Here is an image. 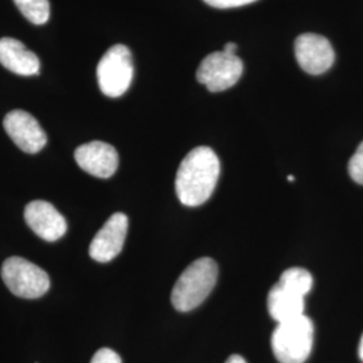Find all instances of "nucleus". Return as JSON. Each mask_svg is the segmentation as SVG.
<instances>
[{
    "label": "nucleus",
    "mask_w": 363,
    "mask_h": 363,
    "mask_svg": "<svg viewBox=\"0 0 363 363\" xmlns=\"http://www.w3.org/2000/svg\"><path fill=\"white\" fill-rule=\"evenodd\" d=\"M220 159L210 147L191 150L177 172L175 190L184 206L203 205L216 190L220 178Z\"/></svg>",
    "instance_id": "obj_1"
},
{
    "label": "nucleus",
    "mask_w": 363,
    "mask_h": 363,
    "mask_svg": "<svg viewBox=\"0 0 363 363\" xmlns=\"http://www.w3.org/2000/svg\"><path fill=\"white\" fill-rule=\"evenodd\" d=\"M218 279L217 262L210 257H202L191 262L178 279L171 294V303L179 312H189L199 307Z\"/></svg>",
    "instance_id": "obj_2"
},
{
    "label": "nucleus",
    "mask_w": 363,
    "mask_h": 363,
    "mask_svg": "<svg viewBox=\"0 0 363 363\" xmlns=\"http://www.w3.org/2000/svg\"><path fill=\"white\" fill-rule=\"evenodd\" d=\"M272 350L280 363H304L313 346V323L306 315L279 323L273 331Z\"/></svg>",
    "instance_id": "obj_3"
},
{
    "label": "nucleus",
    "mask_w": 363,
    "mask_h": 363,
    "mask_svg": "<svg viewBox=\"0 0 363 363\" xmlns=\"http://www.w3.org/2000/svg\"><path fill=\"white\" fill-rule=\"evenodd\" d=\"M1 279L18 298H38L50 288L49 274L22 257H10L3 262Z\"/></svg>",
    "instance_id": "obj_4"
},
{
    "label": "nucleus",
    "mask_w": 363,
    "mask_h": 363,
    "mask_svg": "<svg viewBox=\"0 0 363 363\" xmlns=\"http://www.w3.org/2000/svg\"><path fill=\"white\" fill-rule=\"evenodd\" d=\"M133 77L130 50L124 45H115L97 66L99 86L108 97H120L128 91Z\"/></svg>",
    "instance_id": "obj_5"
},
{
    "label": "nucleus",
    "mask_w": 363,
    "mask_h": 363,
    "mask_svg": "<svg viewBox=\"0 0 363 363\" xmlns=\"http://www.w3.org/2000/svg\"><path fill=\"white\" fill-rule=\"evenodd\" d=\"M244 65L235 54L214 52L201 62L196 70V79L208 91H223L232 88L242 76Z\"/></svg>",
    "instance_id": "obj_6"
},
{
    "label": "nucleus",
    "mask_w": 363,
    "mask_h": 363,
    "mask_svg": "<svg viewBox=\"0 0 363 363\" xmlns=\"http://www.w3.org/2000/svg\"><path fill=\"white\" fill-rule=\"evenodd\" d=\"M295 55L298 66L312 76L325 73L335 61V52L328 39L306 33L295 40Z\"/></svg>",
    "instance_id": "obj_7"
},
{
    "label": "nucleus",
    "mask_w": 363,
    "mask_h": 363,
    "mask_svg": "<svg viewBox=\"0 0 363 363\" xmlns=\"http://www.w3.org/2000/svg\"><path fill=\"white\" fill-rule=\"evenodd\" d=\"M3 125L13 143L27 154H37L48 143V136L37 118L25 111L15 109L7 113Z\"/></svg>",
    "instance_id": "obj_8"
},
{
    "label": "nucleus",
    "mask_w": 363,
    "mask_h": 363,
    "mask_svg": "<svg viewBox=\"0 0 363 363\" xmlns=\"http://www.w3.org/2000/svg\"><path fill=\"white\" fill-rule=\"evenodd\" d=\"M128 233V217L116 213L106 220L100 232L94 235L89 247L91 259L97 262H109L117 257L124 247Z\"/></svg>",
    "instance_id": "obj_9"
},
{
    "label": "nucleus",
    "mask_w": 363,
    "mask_h": 363,
    "mask_svg": "<svg viewBox=\"0 0 363 363\" xmlns=\"http://www.w3.org/2000/svg\"><path fill=\"white\" fill-rule=\"evenodd\" d=\"M74 159L85 172L101 179L111 178L118 167V154L115 147L99 140L79 145Z\"/></svg>",
    "instance_id": "obj_10"
},
{
    "label": "nucleus",
    "mask_w": 363,
    "mask_h": 363,
    "mask_svg": "<svg viewBox=\"0 0 363 363\" xmlns=\"http://www.w3.org/2000/svg\"><path fill=\"white\" fill-rule=\"evenodd\" d=\"M25 220L28 228L45 241H57L67 230L64 216L45 201H33L25 208Z\"/></svg>",
    "instance_id": "obj_11"
},
{
    "label": "nucleus",
    "mask_w": 363,
    "mask_h": 363,
    "mask_svg": "<svg viewBox=\"0 0 363 363\" xmlns=\"http://www.w3.org/2000/svg\"><path fill=\"white\" fill-rule=\"evenodd\" d=\"M0 64L19 76H34L40 69V61L35 52L13 38L0 39Z\"/></svg>",
    "instance_id": "obj_12"
},
{
    "label": "nucleus",
    "mask_w": 363,
    "mask_h": 363,
    "mask_svg": "<svg viewBox=\"0 0 363 363\" xmlns=\"http://www.w3.org/2000/svg\"><path fill=\"white\" fill-rule=\"evenodd\" d=\"M304 298L296 295L279 283L268 294V311L277 323H284L304 315Z\"/></svg>",
    "instance_id": "obj_13"
},
{
    "label": "nucleus",
    "mask_w": 363,
    "mask_h": 363,
    "mask_svg": "<svg viewBox=\"0 0 363 363\" xmlns=\"http://www.w3.org/2000/svg\"><path fill=\"white\" fill-rule=\"evenodd\" d=\"M279 284L288 291L306 298L313 286L311 273L304 268H289L280 276Z\"/></svg>",
    "instance_id": "obj_14"
},
{
    "label": "nucleus",
    "mask_w": 363,
    "mask_h": 363,
    "mask_svg": "<svg viewBox=\"0 0 363 363\" xmlns=\"http://www.w3.org/2000/svg\"><path fill=\"white\" fill-rule=\"evenodd\" d=\"M19 11L33 25H45L50 16L49 0H13Z\"/></svg>",
    "instance_id": "obj_15"
},
{
    "label": "nucleus",
    "mask_w": 363,
    "mask_h": 363,
    "mask_svg": "<svg viewBox=\"0 0 363 363\" xmlns=\"http://www.w3.org/2000/svg\"><path fill=\"white\" fill-rule=\"evenodd\" d=\"M349 174L352 181L363 184V142L349 162Z\"/></svg>",
    "instance_id": "obj_16"
},
{
    "label": "nucleus",
    "mask_w": 363,
    "mask_h": 363,
    "mask_svg": "<svg viewBox=\"0 0 363 363\" xmlns=\"http://www.w3.org/2000/svg\"><path fill=\"white\" fill-rule=\"evenodd\" d=\"M91 363H121V358L115 351L105 347L93 355Z\"/></svg>",
    "instance_id": "obj_17"
},
{
    "label": "nucleus",
    "mask_w": 363,
    "mask_h": 363,
    "mask_svg": "<svg viewBox=\"0 0 363 363\" xmlns=\"http://www.w3.org/2000/svg\"><path fill=\"white\" fill-rule=\"evenodd\" d=\"M206 4L216 7V9H235V7H242L250 3H255L257 0H203Z\"/></svg>",
    "instance_id": "obj_18"
},
{
    "label": "nucleus",
    "mask_w": 363,
    "mask_h": 363,
    "mask_svg": "<svg viewBox=\"0 0 363 363\" xmlns=\"http://www.w3.org/2000/svg\"><path fill=\"white\" fill-rule=\"evenodd\" d=\"M237 50V45L234 42H228L225 46H223V50L222 52H228V54H235Z\"/></svg>",
    "instance_id": "obj_19"
},
{
    "label": "nucleus",
    "mask_w": 363,
    "mask_h": 363,
    "mask_svg": "<svg viewBox=\"0 0 363 363\" xmlns=\"http://www.w3.org/2000/svg\"><path fill=\"white\" fill-rule=\"evenodd\" d=\"M225 363H247L241 355H237V354H234V355H230L228 359H226V362Z\"/></svg>",
    "instance_id": "obj_20"
},
{
    "label": "nucleus",
    "mask_w": 363,
    "mask_h": 363,
    "mask_svg": "<svg viewBox=\"0 0 363 363\" xmlns=\"http://www.w3.org/2000/svg\"><path fill=\"white\" fill-rule=\"evenodd\" d=\"M358 354H359V358L361 361H363V335L361 342H359V349H358Z\"/></svg>",
    "instance_id": "obj_21"
},
{
    "label": "nucleus",
    "mask_w": 363,
    "mask_h": 363,
    "mask_svg": "<svg viewBox=\"0 0 363 363\" xmlns=\"http://www.w3.org/2000/svg\"><path fill=\"white\" fill-rule=\"evenodd\" d=\"M288 181H289V182L295 181V177H294V175H289V177H288Z\"/></svg>",
    "instance_id": "obj_22"
}]
</instances>
